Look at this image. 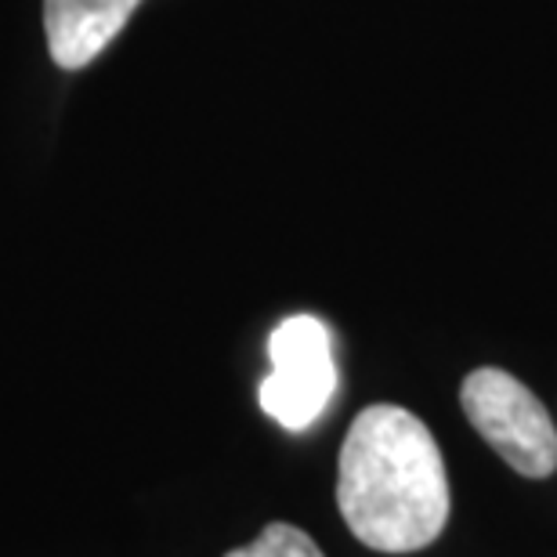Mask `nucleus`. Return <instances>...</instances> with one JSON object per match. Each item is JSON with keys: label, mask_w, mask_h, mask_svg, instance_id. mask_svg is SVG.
<instances>
[{"label": "nucleus", "mask_w": 557, "mask_h": 557, "mask_svg": "<svg viewBox=\"0 0 557 557\" xmlns=\"http://www.w3.org/2000/svg\"><path fill=\"white\" fill-rule=\"evenodd\" d=\"M337 507L370 550L431 547L449 521V478L428 423L392 403L362 409L341 445Z\"/></svg>", "instance_id": "nucleus-1"}, {"label": "nucleus", "mask_w": 557, "mask_h": 557, "mask_svg": "<svg viewBox=\"0 0 557 557\" xmlns=\"http://www.w3.org/2000/svg\"><path fill=\"white\" fill-rule=\"evenodd\" d=\"M471 428L525 478H550L557 471V428L547 406L518 376L496 366L467 373L460 387Z\"/></svg>", "instance_id": "nucleus-2"}, {"label": "nucleus", "mask_w": 557, "mask_h": 557, "mask_svg": "<svg viewBox=\"0 0 557 557\" xmlns=\"http://www.w3.org/2000/svg\"><path fill=\"white\" fill-rule=\"evenodd\" d=\"M272 373L261 381V409L286 431H305L337 392L330 330L315 315H289L269 337Z\"/></svg>", "instance_id": "nucleus-3"}, {"label": "nucleus", "mask_w": 557, "mask_h": 557, "mask_svg": "<svg viewBox=\"0 0 557 557\" xmlns=\"http://www.w3.org/2000/svg\"><path fill=\"white\" fill-rule=\"evenodd\" d=\"M141 0H44V37L54 65L84 70L120 37Z\"/></svg>", "instance_id": "nucleus-4"}, {"label": "nucleus", "mask_w": 557, "mask_h": 557, "mask_svg": "<svg viewBox=\"0 0 557 557\" xmlns=\"http://www.w3.org/2000/svg\"><path fill=\"white\" fill-rule=\"evenodd\" d=\"M225 557H326L319 550V543L308 536L305 529L286 525V521H272L264 532L247 547L228 550Z\"/></svg>", "instance_id": "nucleus-5"}]
</instances>
